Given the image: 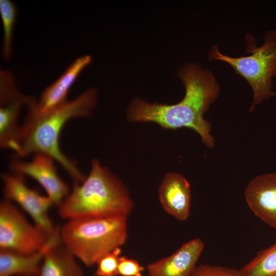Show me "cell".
Wrapping results in <instances>:
<instances>
[{"label": "cell", "mask_w": 276, "mask_h": 276, "mask_svg": "<svg viewBox=\"0 0 276 276\" xmlns=\"http://www.w3.org/2000/svg\"><path fill=\"white\" fill-rule=\"evenodd\" d=\"M239 270L243 276H276V243L259 251Z\"/></svg>", "instance_id": "2e32d148"}, {"label": "cell", "mask_w": 276, "mask_h": 276, "mask_svg": "<svg viewBox=\"0 0 276 276\" xmlns=\"http://www.w3.org/2000/svg\"><path fill=\"white\" fill-rule=\"evenodd\" d=\"M16 276H37V275H16Z\"/></svg>", "instance_id": "7402d4cb"}, {"label": "cell", "mask_w": 276, "mask_h": 276, "mask_svg": "<svg viewBox=\"0 0 276 276\" xmlns=\"http://www.w3.org/2000/svg\"><path fill=\"white\" fill-rule=\"evenodd\" d=\"M55 161L49 155L38 153L30 161L12 162L10 169L14 173L27 175L36 180L44 189L54 204L58 206L68 195L70 189L59 176Z\"/></svg>", "instance_id": "ba28073f"}, {"label": "cell", "mask_w": 276, "mask_h": 276, "mask_svg": "<svg viewBox=\"0 0 276 276\" xmlns=\"http://www.w3.org/2000/svg\"><path fill=\"white\" fill-rule=\"evenodd\" d=\"M1 105L13 99L21 94L16 86L14 77L9 72H1Z\"/></svg>", "instance_id": "d6986e66"}, {"label": "cell", "mask_w": 276, "mask_h": 276, "mask_svg": "<svg viewBox=\"0 0 276 276\" xmlns=\"http://www.w3.org/2000/svg\"><path fill=\"white\" fill-rule=\"evenodd\" d=\"M1 178L5 198L18 204L36 225L48 235H52L57 226H54L48 215L49 210L54 205L52 200L29 188L22 175L3 173Z\"/></svg>", "instance_id": "52a82bcc"}, {"label": "cell", "mask_w": 276, "mask_h": 276, "mask_svg": "<svg viewBox=\"0 0 276 276\" xmlns=\"http://www.w3.org/2000/svg\"><path fill=\"white\" fill-rule=\"evenodd\" d=\"M51 235L27 220L13 202L6 198L2 200L0 249L21 254H34L46 246Z\"/></svg>", "instance_id": "8992f818"}, {"label": "cell", "mask_w": 276, "mask_h": 276, "mask_svg": "<svg viewBox=\"0 0 276 276\" xmlns=\"http://www.w3.org/2000/svg\"><path fill=\"white\" fill-rule=\"evenodd\" d=\"M121 253L120 247L117 248L101 258L97 262L96 276H117L119 259Z\"/></svg>", "instance_id": "ac0fdd59"}, {"label": "cell", "mask_w": 276, "mask_h": 276, "mask_svg": "<svg viewBox=\"0 0 276 276\" xmlns=\"http://www.w3.org/2000/svg\"><path fill=\"white\" fill-rule=\"evenodd\" d=\"M59 230L57 226L46 246L34 254H21L0 249V276L37 275L45 254L52 246L61 242Z\"/></svg>", "instance_id": "4fadbf2b"}, {"label": "cell", "mask_w": 276, "mask_h": 276, "mask_svg": "<svg viewBox=\"0 0 276 276\" xmlns=\"http://www.w3.org/2000/svg\"><path fill=\"white\" fill-rule=\"evenodd\" d=\"M61 243L86 266L120 247L127 237V217H81L68 219L59 230Z\"/></svg>", "instance_id": "277c9868"}, {"label": "cell", "mask_w": 276, "mask_h": 276, "mask_svg": "<svg viewBox=\"0 0 276 276\" xmlns=\"http://www.w3.org/2000/svg\"><path fill=\"white\" fill-rule=\"evenodd\" d=\"M165 211L179 221H185L190 214L191 194L188 180L180 174L171 172L164 177L158 190Z\"/></svg>", "instance_id": "7c38bea8"}, {"label": "cell", "mask_w": 276, "mask_h": 276, "mask_svg": "<svg viewBox=\"0 0 276 276\" xmlns=\"http://www.w3.org/2000/svg\"><path fill=\"white\" fill-rule=\"evenodd\" d=\"M178 76L186 90L180 102L168 105L136 98L129 105L128 118L132 122L155 123L167 129L191 128L206 146L212 148L215 141L210 134L211 125L203 115L219 94V83L211 71L195 63L185 65Z\"/></svg>", "instance_id": "6da1fadb"}, {"label": "cell", "mask_w": 276, "mask_h": 276, "mask_svg": "<svg viewBox=\"0 0 276 276\" xmlns=\"http://www.w3.org/2000/svg\"><path fill=\"white\" fill-rule=\"evenodd\" d=\"M133 203L122 182L94 159L89 174L81 183L74 182L72 190L58 206L64 219L81 217H127Z\"/></svg>", "instance_id": "3957f363"}, {"label": "cell", "mask_w": 276, "mask_h": 276, "mask_svg": "<svg viewBox=\"0 0 276 276\" xmlns=\"http://www.w3.org/2000/svg\"><path fill=\"white\" fill-rule=\"evenodd\" d=\"M0 15L4 33L3 56L5 60H8L11 55L12 33L16 16L14 4L9 0H1Z\"/></svg>", "instance_id": "e0dca14e"}, {"label": "cell", "mask_w": 276, "mask_h": 276, "mask_svg": "<svg viewBox=\"0 0 276 276\" xmlns=\"http://www.w3.org/2000/svg\"><path fill=\"white\" fill-rule=\"evenodd\" d=\"M91 61V57L89 55L78 57L58 79L43 91L38 101L30 97L26 105L28 109L27 116L42 114L66 102L72 86Z\"/></svg>", "instance_id": "9c48e42d"}, {"label": "cell", "mask_w": 276, "mask_h": 276, "mask_svg": "<svg viewBox=\"0 0 276 276\" xmlns=\"http://www.w3.org/2000/svg\"><path fill=\"white\" fill-rule=\"evenodd\" d=\"M75 256L61 242L45 254L37 276H83Z\"/></svg>", "instance_id": "9a60e30c"}, {"label": "cell", "mask_w": 276, "mask_h": 276, "mask_svg": "<svg viewBox=\"0 0 276 276\" xmlns=\"http://www.w3.org/2000/svg\"><path fill=\"white\" fill-rule=\"evenodd\" d=\"M97 91L87 89L75 99L68 101L41 115L27 117L21 129L17 148L18 156L31 154H44L58 162L74 180L81 183L86 176L75 161L61 151L60 135L65 124L70 119L88 116L95 107Z\"/></svg>", "instance_id": "7a4b0ae2"}, {"label": "cell", "mask_w": 276, "mask_h": 276, "mask_svg": "<svg viewBox=\"0 0 276 276\" xmlns=\"http://www.w3.org/2000/svg\"><path fill=\"white\" fill-rule=\"evenodd\" d=\"M144 267L134 259L120 256L119 259L118 275L143 276Z\"/></svg>", "instance_id": "44dd1931"}, {"label": "cell", "mask_w": 276, "mask_h": 276, "mask_svg": "<svg viewBox=\"0 0 276 276\" xmlns=\"http://www.w3.org/2000/svg\"><path fill=\"white\" fill-rule=\"evenodd\" d=\"M244 195L255 215L276 230V173L255 177L246 187Z\"/></svg>", "instance_id": "30bf717a"}, {"label": "cell", "mask_w": 276, "mask_h": 276, "mask_svg": "<svg viewBox=\"0 0 276 276\" xmlns=\"http://www.w3.org/2000/svg\"><path fill=\"white\" fill-rule=\"evenodd\" d=\"M249 52L251 54L248 56L233 57L221 53L218 46L214 45L210 50L208 56L211 60L227 63L247 81L254 93L249 109L251 111L263 100L276 95L272 90V80L276 77V30L266 32L263 44L254 47Z\"/></svg>", "instance_id": "5b68a950"}, {"label": "cell", "mask_w": 276, "mask_h": 276, "mask_svg": "<svg viewBox=\"0 0 276 276\" xmlns=\"http://www.w3.org/2000/svg\"><path fill=\"white\" fill-rule=\"evenodd\" d=\"M29 97L23 94L1 105L0 146L16 151L20 137L21 125L18 118L21 107L27 104Z\"/></svg>", "instance_id": "5bb4252c"}, {"label": "cell", "mask_w": 276, "mask_h": 276, "mask_svg": "<svg viewBox=\"0 0 276 276\" xmlns=\"http://www.w3.org/2000/svg\"><path fill=\"white\" fill-rule=\"evenodd\" d=\"M204 247L199 238L185 243L170 256L148 264V276H190Z\"/></svg>", "instance_id": "8fae6325"}, {"label": "cell", "mask_w": 276, "mask_h": 276, "mask_svg": "<svg viewBox=\"0 0 276 276\" xmlns=\"http://www.w3.org/2000/svg\"><path fill=\"white\" fill-rule=\"evenodd\" d=\"M190 276H243L240 270L217 265L196 266Z\"/></svg>", "instance_id": "ffe728a7"}]
</instances>
